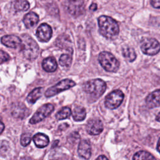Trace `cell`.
Here are the masks:
<instances>
[{
	"mask_svg": "<svg viewBox=\"0 0 160 160\" xmlns=\"http://www.w3.org/2000/svg\"><path fill=\"white\" fill-rule=\"evenodd\" d=\"M99 32L108 39H114L119 34V26L112 18L107 16H101L98 19Z\"/></svg>",
	"mask_w": 160,
	"mask_h": 160,
	"instance_id": "6da1fadb",
	"label": "cell"
},
{
	"mask_svg": "<svg viewBox=\"0 0 160 160\" xmlns=\"http://www.w3.org/2000/svg\"><path fill=\"white\" fill-rule=\"evenodd\" d=\"M22 52L24 57L29 60L36 59L39 52V46L36 42L29 35L22 36Z\"/></svg>",
	"mask_w": 160,
	"mask_h": 160,
	"instance_id": "7a4b0ae2",
	"label": "cell"
},
{
	"mask_svg": "<svg viewBox=\"0 0 160 160\" xmlns=\"http://www.w3.org/2000/svg\"><path fill=\"white\" fill-rule=\"evenodd\" d=\"M106 89V82L101 79L89 80L86 82L83 85L84 91L96 99L101 96L105 92Z\"/></svg>",
	"mask_w": 160,
	"mask_h": 160,
	"instance_id": "3957f363",
	"label": "cell"
},
{
	"mask_svg": "<svg viewBox=\"0 0 160 160\" xmlns=\"http://www.w3.org/2000/svg\"><path fill=\"white\" fill-rule=\"evenodd\" d=\"M98 60L101 66L108 72H116L119 68V61L109 52H101L99 54Z\"/></svg>",
	"mask_w": 160,
	"mask_h": 160,
	"instance_id": "277c9868",
	"label": "cell"
},
{
	"mask_svg": "<svg viewBox=\"0 0 160 160\" xmlns=\"http://www.w3.org/2000/svg\"><path fill=\"white\" fill-rule=\"evenodd\" d=\"M75 84V82L72 80L68 79H63L59 81L56 85L48 88L45 92V96L47 98L54 96L62 91L71 88L72 87L74 86Z\"/></svg>",
	"mask_w": 160,
	"mask_h": 160,
	"instance_id": "5b68a950",
	"label": "cell"
},
{
	"mask_svg": "<svg viewBox=\"0 0 160 160\" xmlns=\"http://www.w3.org/2000/svg\"><path fill=\"white\" fill-rule=\"evenodd\" d=\"M141 49L143 53L147 55L153 56L160 51L159 42L154 38H144L141 41Z\"/></svg>",
	"mask_w": 160,
	"mask_h": 160,
	"instance_id": "8992f818",
	"label": "cell"
},
{
	"mask_svg": "<svg viewBox=\"0 0 160 160\" xmlns=\"http://www.w3.org/2000/svg\"><path fill=\"white\" fill-rule=\"evenodd\" d=\"M124 94L121 90H114L106 96L104 104L106 108L110 109L117 108L122 102Z\"/></svg>",
	"mask_w": 160,
	"mask_h": 160,
	"instance_id": "52a82bcc",
	"label": "cell"
},
{
	"mask_svg": "<svg viewBox=\"0 0 160 160\" xmlns=\"http://www.w3.org/2000/svg\"><path fill=\"white\" fill-rule=\"evenodd\" d=\"M54 106L52 104H46L40 107L30 119L29 122L32 124H36L48 117L54 110Z\"/></svg>",
	"mask_w": 160,
	"mask_h": 160,
	"instance_id": "ba28073f",
	"label": "cell"
},
{
	"mask_svg": "<svg viewBox=\"0 0 160 160\" xmlns=\"http://www.w3.org/2000/svg\"><path fill=\"white\" fill-rule=\"evenodd\" d=\"M52 30L51 27L46 23L41 24L37 29L36 36L41 42H48L51 38Z\"/></svg>",
	"mask_w": 160,
	"mask_h": 160,
	"instance_id": "9c48e42d",
	"label": "cell"
},
{
	"mask_svg": "<svg viewBox=\"0 0 160 160\" xmlns=\"http://www.w3.org/2000/svg\"><path fill=\"white\" fill-rule=\"evenodd\" d=\"M103 130V124L101 120L98 119H92L89 120L86 126V131L91 135H98Z\"/></svg>",
	"mask_w": 160,
	"mask_h": 160,
	"instance_id": "30bf717a",
	"label": "cell"
},
{
	"mask_svg": "<svg viewBox=\"0 0 160 160\" xmlns=\"http://www.w3.org/2000/svg\"><path fill=\"white\" fill-rule=\"evenodd\" d=\"M66 3L68 11L73 16H79L84 9L82 1H69Z\"/></svg>",
	"mask_w": 160,
	"mask_h": 160,
	"instance_id": "8fae6325",
	"label": "cell"
},
{
	"mask_svg": "<svg viewBox=\"0 0 160 160\" xmlns=\"http://www.w3.org/2000/svg\"><path fill=\"white\" fill-rule=\"evenodd\" d=\"M1 41L2 44L11 48H17L22 43L21 39L15 35L4 36L1 38Z\"/></svg>",
	"mask_w": 160,
	"mask_h": 160,
	"instance_id": "7c38bea8",
	"label": "cell"
},
{
	"mask_svg": "<svg viewBox=\"0 0 160 160\" xmlns=\"http://www.w3.org/2000/svg\"><path fill=\"white\" fill-rule=\"evenodd\" d=\"M78 152L81 158L88 159L91 155V148L89 142L88 140L81 141L78 146Z\"/></svg>",
	"mask_w": 160,
	"mask_h": 160,
	"instance_id": "4fadbf2b",
	"label": "cell"
},
{
	"mask_svg": "<svg viewBox=\"0 0 160 160\" xmlns=\"http://www.w3.org/2000/svg\"><path fill=\"white\" fill-rule=\"evenodd\" d=\"M146 102L149 108H154L160 106V89L151 92L146 99Z\"/></svg>",
	"mask_w": 160,
	"mask_h": 160,
	"instance_id": "5bb4252c",
	"label": "cell"
},
{
	"mask_svg": "<svg viewBox=\"0 0 160 160\" xmlns=\"http://www.w3.org/2000/svg\"><path fill=\"white\" fill-rule=\"evenodd\" d=\"M28 109H27L23 104L18 102L14 104V106H12L11 113L14 117L16 118L22 119L24 118L26 116H28Z\"/></svg>",
	"mask_w": 160,
	"mask_h": 160,
	"instance_id": "9a60e30c",
	"label": "cell"
},
{
	"mask_svg": "<svg viewBox=\"0 0 160 160\" xmlns=\"http://www.w3.org/2000/svg\"><path fill=\"white\" fill-rule=\"evenodd\" d=\"M23 22L27 28H31L36 26L39 21V17L34 12H29L23 18Z\"/></svg>",
	"mask_w": 160,
	"mask_h": 160,
	"instance_id": "2e32d148",
	"label": "cell"
},
{
	"mask_svg": "<svg viewBox=\"0 0 160 160\" xmlns=\"http://www.w3.org/2000/svg\"><path fill=\"white\" fill-rule=\"evenodd\" d=\"M32 140L35 145L39 148H42L47 146L49 142V138L46 134L41 132L36 134L33 136Z\"/></svg>",
	"mask_w": 160,
	"mask_h": 160,
	"instance_id": "e0dca14e",
	"label": "cell"
},
{
	"mask_svg": "<svg viewBox=\"0 0 160 160\" xmlns=\"http://www.w3.org/2000/svg\"><path fill=\"white\" fill-rule=\"evenodd\" d=\"M42 66L44 70L47 72H54L58 68V64L56 59L53 57H48L45 58L42 62Z\"/></svg>",
	"mask_w": 160,
	"mask_h": 160,
	"instance_id": "ac0fdd59",
	"label": "cell"
},
{
	"mask_svg": "<svg viewBox=\"0 0 160 160\" xmlns=\"http://www.w3.org/2000/svg\"><path fill=\"white\" fill-rule=\"evenodd\" d=\"M86 112L85 109L80 106H76L72 111V118L76 121H81L86 118Z\"/></svg>",
	"mask_w": 160,
	"mask_h": 160,
	"instance_id": "d6986e66",
	"label": "cell"
},
{
	"mask_svg": "<svg viewBox=\"0 0 160 160\" xmlns=\"http://www.w3.org/2000/svg\"><path fill=\"white\" fill-rule=\"evenodd\" d=\"M42 93V88H37L33 89L27 97V101L29 104H34L38 100Z\"/></svg>",
	"mask_w": 160,
	"mask_h": 160,
	"instance_id": "ffe728a7",
	"label": "cell"
},
{
	"mask_svg": "<svg viewBox=\"0 0 160 160\" xmlns=\"http://www.w3.org/2000/svg\"><path fill=\"white\" fill-rule=\"evenodd\" d=\"M132 160H156L155 158L149 152L145 151L137 152L133 156Z\"/></svg>",
	"mask_w": 160,
	"mask_h": 160,
	"instance_id": "44dd1931",
	"label": "cell"
},
{
	"mask_svg": "<svg viewBox=\"0 0 160 160\" xmlns=\"http://www.w3.org/2000/svg\"><path fill=\"white\" fill-rule=\"evenodd\" d=\"M122 54L126 59L130 62L135 60L136 58V54L134 50L131 47H124L122 49Z\"/></svg>",
	"mask_w": 160,
	"mask_h": 160,
	"instance_id": "7402d4cb",
	"label": "cell"
},
{
	"mask_svg": "<svg viewBox=\"0 0 160 160\" xmlns=\"http://www.w3.org/2000/svg\"><path fill=\"white\" fill-rule=\"evenodd\" d=\"M71 114V111L68 107L62 108L59 112L56 114V118L58 120H62L66 119L70 116Z\"/></svg>",
	"mask_w": 160,
	"mask_h": 160,
	"instance_id": "603a6c76",
	"label": "cell"
},
{
	"mask_svg": "<svg viewBox=\"0 0 160 160\" xmlns=\"http://www.w3.org/2000/svg\"><path fill=\"white\" fill-rule=\"evenodd\" d=\"M59 62L62 67L68 68L71 64L72 56L68 54H63L59 58Z\"/></svg>",
	"mask_w": 160,
	"mask_h": 160,
	"instance_id": "cb8c5ba5",
	"label": "cell"
},
{
	"mask_svg": "<svg viewBox=\"0 0 160 160\" xmlns=\"http://www.w3.org/2000/svg\"><path fill=\"white\" fill-rule=\"evenodd\" d=\"M14 8L18 11H26L29 8V4L27 1H16Z\"/></svg>",
	"mask_w": 160,
	"mask_h": 160,
	"instance_id": "d4e9b609",
	"label": "cell"
},
{
	"mask_svg": "<svg viewBox=\"0 0 160 160\" xmlns=\"http://www.w3.org/2000/svg\"><path fill=\"white\" fill-rule=\"evenodd\" d=\"M31 135L29 133H24L21 135V144L22 146H28L31 141Z\"/></svg>",
	"mask_w": 160,
	"mask_h": 160,
	"instance_id": "484cf974",
	"label": "cell"
},
{
	"mask_svg": "<svg viewBox=\"0 0 160 160\" xmlns=\"http://www.w3.org/2000/svg\"><path fill=\"white\" fill-rule=\"evenodd\" d=\"M10 57L8 54H7L6 52L0 50V61L1 62H5L9 59Z\"/></svg>",
	"mask_w": 160,
	"mask_h": 160,
	"instance_id": "4316f807",
	"label": "cell"
},
{
	"mask_svg": "<svg viewBox=\"0 0 160 160\" xmlns=\"http://www.w3.org/2000/svg\"><path fill=\"white\" fill-rule=\"evenodd\" d=\"M151 4L155 8H160V0H153L150 1Z\"/></svg>",
	"mask_w": 160,
	"mask_h": 160,
	"instance_id": "83f0119b",
	"label": "cell"
},
{
	"mask_svg": "<svg viewBox=\"0 0 160 160\" xmlns=\"http://www.w3.org/2000/svg\"><path fill=\"white\" fill-rule=\"evenodd\" d=\"M97 4L96 3H92L91 4V5L89 7V9L91 10V11H96L97 9Z\"/></svg>",
	"mask_w": 160,
	"mask_h": 160,
	"instance_id": "f1b7e54d",
	"label": "cell"
},
{
	"mask_svg": "<svg viewBox=\"0 0 160 160\" xmlns=\"http://www.w3.org/2000/svg\"><path fill=\"white\" fill-rule=\"evenodd\" d=\"M96 160H108V159L105 156L101 155Z\"/></svg>",
	"mask_w": 160,
	"mask_h": 160,
	"instance_id": "f546056e",
	"label": "cell"
},
{
	"mask_svg": "<svg viewBox=\"0 0 160 160\" xmlns=\"http://www.w3.org/2000/svg\"><path fill=\"white\" fill-rule=\"evenodd\" d=\"M4 129V124L2 123V122H1V121H0V134L3 131Z\"/></svg>",
	"mask_w": 160,
	"mask_h": 160,
	"instance_id": "4dcf8cb0",
	"label": "cell"
},
{
	"mask_svg": "<svg viewBox=\"0 0 160 160\" xmlns=\"http://www.w3.org/2000/svg\"><path fill=\"white\" fill-rule=\"evenodd\" d=\"M157 150L158 151V152L160 153V138L158 140V144H157Z\"/></svg>",
	"mask_w": 160,
	"mask_h": 160,
	"instance_id": "1f68e13d",
	"label": "cell"
},
{
	"mask_svg": "<svg viewBox=\"0 0 160 160\" xmlns=\"http://www.w3.org/2000/svg\"><path fill=\"white\" fill-rule=\"evenodd\" d=\"M156 120H157L158 121H159V122H160V112H159L158 114L157 115V116H156Z\"/></svg>",
	"mask_w": 160,
	"mask_h": 160,
	"instance_id": "d6a6232c",
	"label": "cell"
}]
</instances>
